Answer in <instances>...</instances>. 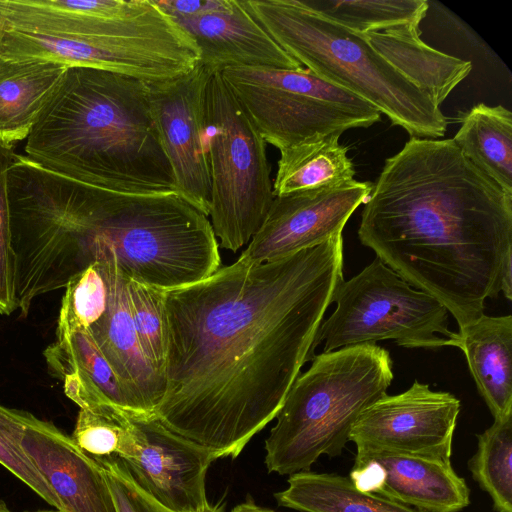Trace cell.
<instances>
[{"instance_id":"6da1fadb","label":"cell","mask_w":512,"mask_h":512,"mask_svg":"<svg viewBox=\"0 0 512 512\" xmlns=\"http://www.w3.org/2000/svg\"><path fill=\"white\" fill-rule=\"evenodd\" d=\"M343 278V237L282 258L242 254L165 291L164 393L154 415L213 453L236 458L282 407Z\"/></svg>"},{"instance_id":"7a4b0ae2","label":"cell","mask_w":512,"mask_h":512,"mask_svg":"<svg viewBox=\"0 0 512 512\" xmlns=\"http://www.w3.org/2000/svg\"><path fill=\"white\" fill-rule=\"evenodd\" d=\"M358 237L461 328L501 292L512 259V194L453 139L410 137L372 184Z\"/></svg>"},{"instance_id":"3957f363","label":"cell","mask_w":512,"mask_h":512,"mask_svg":"<svg viewBox=\"0 0 512 512\" xmlns=\"http://www.w3.org/2000/svg\"><path fill=\"white\" fill-rule=\"evenodd\" d=\"M30 234L60 288L110 254L128 278L162 290L203 280L221 266L209 217L181 195L116 192L52 171L40 180Z\"/></svg>"},{"instance_id":"277c9868","label":"cell","mask_w":512,"mask_h":512,"mask_svg":"<svg viewBox=\"0 0 512 512\" xmlns=\"http://www.w3.org/2000/svg\"><path fill=\"white\" fill-rule=\"evenodd\" d=\"M25 152L39 166L94 187L177 193L151 116L147 82L124 74L67 67Z\"/></svg>"},{"instance_id":"5b68a950","label":"cell","mask_w":512,"mask_h":512,"mask_svg":"<svg viewBox=\"0 0 512 512\" xmlns=\"http://www.w3.org/2000/svg\"><path fill=\"white\" fill-rule=\"evenodd\" d=\"M0 26L1 55L103 69L147 83L182 75L200 61L193 40L155 0L116 19L76 12L60 0H0Z\"/></svg>"},{"instance_id":"8992f818","label":"cell","mask_w":512,"mask_h":512,"mask_svg":"<svg viewBox=\"0 0 512 512\" xmlns=\"http://www.w3.org/2000/svg\"><path fill=\"white\" fill-rule=\"evenodd\" d=\"M270 36L318 77L356 95L411 137L444 136L447 119L432 98L367 40L300 0H244Z\"/></svg>"},{"instance_id":"52a82bcc","label":"cell","mask_w":512,"mask_h":512,"mask_svg":"<svg viewBox=\"0 0 512 512\" xmlns=\"http://www.w3.org/2000/svg\"><path fill=\"white\" fill-rule=\"evenodd\" d=\"M389 352L365 343L315 355L292 385L265 440L269 472L310 471L322 455H341L361 413L387 394Z\"/></svg>"},{"instance_id":"ba28073f","label":"cell","mask_w":512,"mask_h":512,"mask_svg":"<svg viewBox=\"0 0 512 512\" xmlns=\"http://www.w3.org/2000/svg\"><path fill=\"white\" fill-rule=\"evenodd\" d=\"M206 114L210 222L220 247L236 252L259 230L275 197L267 143L221 71L209 78Z\"/></svg>"},{"instance_id":"9c48e42d","label":"cell","mask_w":512,"mask_h":512,"mask_svg":"<svg viewBox=\"0 0 512 512\" xmlns=\"http://www.w3.org/2000/svg\"><path fill=\"white\" fill-rule=\"evenodd\" d=\"M221 74L266 143L279 151L318 136L367 128L381 117L368 102L307 68L229 67Z\"/></svg>"},{"instance_id":"30bf717a","label":"cell","mask_w":512,"mask_h":512,"mask_svg":"<svg viewBox=\"0 0 512 512\" xmlns=\"http://www.w3.org/2000/svg\"><path fill=\"white\" fill-rule=\"evenodd\" d=\"M336 309L322 321L312 352L324 343L323 352L344 347L394 340L405 348L436 349L449 346L445 306L403 280L375 258L360 273L339 285Z\"/></svg>"},{"instance_id":"8fae6325","label":"cell","mask_w":512,"mask_h":512,"mask_svg":"<svg viewBox=\"0 0 512 512\" xmlns=\"http://www.w3.org/2000/svg\"><path fill=\"white\" fill-rule=\"evenodd\" d=\"M213 72L201 63L171 79L147 83L148 100L176 192L209 217L211 178L206 94Z\"/></svg>"},{"instance_id":"7c38bea8","label":"cell","mask_w":512,"mask_h":512,"mask_svg":"<svg viewBox=\"0 0 512 512\" xmlns=\"http://www.w3.org/2000/svg\"><path fill=\"white\" fill-rule=\"evenodd\" d=\"M453 394L433 391L415 380L406 391L385 394L365 409L353 425L349 441L357 452H385L450 459L460 412Z\"/></svg>"},{"instance_id":"4fadbf2b","label":"cell","mask_w":512,"mask_h":512,"mask_svg":"<svg viewBox=\"0 0 512 512\" xmlns=\"http://www.w3.org/2000/svg\"><path fill=\"white\" fill-rule=\"evenodd\" d=\"M370 182L275 196L264 222L241 253L254 262L274 260L312 248L342 234L354 211L368 199Z\"/></svg>"},{"instance_id":"5bb4252c","label":"cell","mask_w":512,"mask_h":512,"mask_svg":"<svg viewBox=\"0 0 512 512\" xmlns=\"http://www.w3.org/2000/svg\"><path fill=\"white\" fill-rule=\"evenodd\" d=\"M139 449L124 461L135 481L174 512H200L208 503L206 474L217 457L166 427L154 414L131 413Z\"/></svg>"},{"instance_id":"9a60e30c","label":"cell","mask_w":512,"mask_h":512,"mask_svg":"<svg viewBox=\"0 0 512 512\" xmlns=\"http://www.w3.org/2000/svg\"><path fill=\"white\" fill-rule=\"evenodd\" d=\"M172 19L197 46L199 63L212 72L229 67H303L254 18L244 0H199L193 14Z\"/></svg>"},{"instance_id":"2e32d148","label":"cell","mask_w":512,"mask_h":512,"mask_svg":"<svg viewBox=\"0 0 512 512\" xmlns=\"http://www.w3.org/2000/svg\"><path fill=\"white\" fill-rule=\"evenodd\" d=\"M348 477L361 491L422 512H459L470 503L469 488L450 459L357 452Z\"/></svg>"},{"instance_id":"e0dca14e","label":"cell","mask_w":512,"mask_h":512,"mask_svg":"<svg viewBox=\"0 0 512 512\" xmlns=\"http://www.w3.org/2000/svg\"><path fill=\"white\" fill-rule=\"evenodd\" d=\"M22 447L64 512H117L101 465L54 424L27 412Z\"/></svg>"},{"instance_id":"ac0fdd59","label":"cell","mask_w":512,"mask_h":512,"mask_svg":"<svg viewBox=\"0 0 512 512\" xmlns=\"http://www.w3.org/2000/svg\"><path fill=\"white\" fill-rule=\"evenodd\" d=\"M88 331L116 373L129 410L154 414L164 383L141 349L129 310L127 276L119 270L115 258L108 308Z\"/></svg>"},{"instance_id":"d6986e66","label":"cell","mask_w":512,"mask_h":512,"mask_svg":"<svg viewBox=\"0 0 512 512\" xmlns=\"http://www.w3.org/2000/svg\"><path fill=\"white\" fill-rule=\"evenodd\" d=\"M465 355L494 420L512 414V316H487L459 328L449 342Z\"/></svg>"},{"instance_id":"ffe728a7","label":"cell","mask_w":512,"mask_h":512,"mask_svg":"<svg viewBox=\"0 0 512 512\" xmlns=\"http://www.w3.org/2000/svg\"><path fill=\"white\" fill-rule=\"evenodd\" d=\"M364 35L380 54L423 89L438 107L472 70L470 61L428 46L420 38L419 24Z\"/></svg>"},{"instance_id":"44dd1931","label":"cell","mask_w":512,"mask_h":512,"mask_svg":"<svg viewBox=\"0 0 512 512\" xmlns=\"http://www.w3.org/2000/svg\"><path fill=\"white\" fill-rule=\"evenodd\" d=\"M66 69L60 62L0 54V141L28 137Z\"/></svg>"},{"instance_id":"7402d4cb","label":"cell","mask_w":512,"mask_h":512,"mask_svg":"<svg viewBox=\"0 0 512 512\" xmlns=\"http://www.w3.org/2000/svg\"><path fill=\"white\" fill-rule=\"evenodd\" d=\"M340 134L308 139L280 150L274 196L334 187L354 180L355 169Z\"/></svg>"},{"instance_id":"603a6c76","label":"cell","mask_w":512,"mask_h":512,"mask_svg":"<svg viewBox=\"0 0 512 512\" xmlns=\"http://www.w3.org/2000/svg\"><path fill=\"white\" fill-rule=\"evenodd\" d=\"M453 141L462 154L512 194V113L502 105L479 103L462 114Z\"/></svg>"},{"instance_id":"cb8c5ba5","label":"cell","mask_w":512,"mask_h":512,"mask_svg":"<svg viewBox=\"0 0 512 512\" xmlns=\"http://www.w3.org/2000/svg\"><path fill=\"white\" fill-rule=\"evenodd\" d=\"M280 506L301 512H422L358 489L349 477L304 471L288 478L275 493Z\"/></svg>"},{"instance_id":"d4e9b609","label":"cell","mask_w":512,"mask_h":512,"mask_svg":"<svg viewBox=\"0 0 512 512\" xmlns=\"http://www.w3.org/2000/svg\"><path fill=\"white\" fill-rule=\"evenodd\" d=\"M50 372L61 378L76 372L88 379L113 405L129 411L121 383L88 330H76L56 339L44 351Z\"/></svg>"},{"instance_id":"484cf974","label":"cell","mask_w":512,"mask_h":512,"mask_svg":"<svg viewBox=\"0 0 512 512\" xmlns=\"http://www.w3.org/2000/svg\"><path fill=\"white\" fill-rule=\"evenodd\" d=\"M321 16L366 34L420 24L428 10L424 0H300Z\"/></svg>"},{"instance_id":"4316f807","label":"cell","mask_w":512,"mask_h":512,"mask_svg":"<svg viewBox=\"0 0 512 512\" xmlns=\"http://www.w3.org/2000/svg\"><path fill=\"white\" fill-rule=\"evenodd\" d=\"M477 438V451L468 462L472 477L496 512H512V414L494 420Z\"/></svg>"},{"instance_id":"83f0119b","label":"cell","mask_w":512,"mask_h":512,"mask_svg":"<svg viewBox=\"0 0 512 512\" xmlns=\"http://www.w3.org/2000/svg\"><path fill=\"white\" fill-rule=\"evenodd\" d=\"M113 262L111 254L69 280L61 302L56 339L76 330H88L105 314L111 295Z\"/></svg>"},{"instance_id":"f1b7e54d","label":"cell","mask_w":512,"mask_h":512,"mask_svg":"<svg viewBox=\"0 0 512 512\" xmlns=\"http://www.w3.org/2000/svg\"><path fill=\"white\" fill-rule=\"evenodd\" d=\"M131 413L111 404L92 410L80 409L71 438L93 459L134 458L139 441Z\"/></svg>"},{"instance_id":"f546056e","label":"cell","mask_w":512,"mask_h":512,"mask_svg":"<svg viewBox=\"0 0 512 512\" xmlns=\"http://www.w3.org/2000/svg\"><path fill=\"white\" fill-rule=\"evenodd\" d=\"M129 310L141 349L164 383L167 350L165 291L127 277Z\"/></svg>"},{"instance_id":"4dcf8cb0","label":"cell","mask_w":512,"mask_h":512,"mask_svg":"<svg viewBox=\"0 0 512 512\" xmlns=\"http://www.w3.org/2000/svg\"><path fill=\"white\" fill-rule=\"evenodd\" d=\"M26 411L0 405V464L57 510L63 507L22 447Z\"/></svg>"},{"instance_id":"1f68e13d","label":"cell","mask_w":512,"mask_h":512,"mask_svg":"<svg viewBox=\"0 0 512 512\" xmlns=\"http://www.w3.org/2000/svg\"><path fill=\"white\" fill-rule=\"evenodd\" d=\"M19 154L12 145L0 141V315H11L15 310V258L12 248L8 170Z\"/></svg>"},{"instance_id":"d6a6232c","label":"cell","mask_w":512,"mask_h":512,"mask_svg":"<svg viewBox=\"0 0 512 512\" xmlns=\"http://www.w3.org/2000/svg\"><path fill=\"white\" fill-rule=\"evenodd\" d=\"M104 472L117 512H174L142 489L118 457L94 459Z\"/></svg>"},{"instance_id":"836d02e7","label":"cell","mask_w":512,"mask_h":512,"mask_svg":"<svg viewBox=\"0 0 512 512\" xmlns=\"http://www.w3.org/2000/svg\"><path fill=\"white\" fill-rule=\"evenodd\" d=\"M501 292L507 300H512V259L505 265L501 280Z\"/></svg>"},{"instance_id":"e575fe53","label":"cell","mask_w":512,"mask_h":512,"mask_svg":"<svg viewBox=\"0 0 512 512\" xmlns=\"http://www.w3.org/2000/svg\"><path fill=\"white\" fill-rule=\"evenodd\" d=\"M231 512H275L274 510L256 505L252 501L241 503L235 506Z\"/></svg>"},{"instance_id":"d590c367","label":"cell","mask_w":512,"mask_h":512,"mask_svg":"<svg viewBox=\"0 0 512 512\" xmlns=\"http://www.w3.org/2000/svg\"><path fill=\"white\" fill-rule=\"evenodd\" d=\"M200 512H221L217 506H212L209 503H206V505L203 507V509Z\"/></svg>"},{"instance_id":"8d00e7d4","label":"cell","mask_w":512,"mask_h":512,"mask_svg":"<svg viewBox=\"0 0 512 512\" xmlns=\"http://www.w3.org/2000/svg\"><path fill=\"white\" fill-rule=\"evenodd\" d=\"M0 512H10V510L3 502H0Z\"/></svg>"},{"instance_id":"74e56055","label":"cell","mask_w":512,"mask_h":512,"mask_svg":"<svg viewBox=\"0 0 512 512\" xmlns=\"http://www.w3.org/2000/svg\"><path fill=\"white\" fill-rule=\"evenodd\" d=\"M37 512H64V511H61V510H57L56 511H37Z\"/></svg>"},{"instance_id":"f35d334b","label":"cell","mask_w":512,"mask_h":512,"mask_svg":"<svg viewBox=\"0 0 512 512\" xmlns=\"http://www.w3.org/2000/svg\"><path fill=\"white\" fill-rule=\"evenodd\" d=\"M0 45H1V26H0Z\"/></svg>"}]
</instances>
